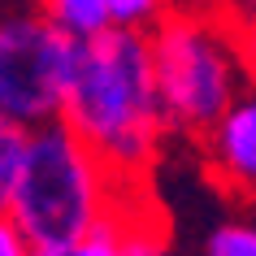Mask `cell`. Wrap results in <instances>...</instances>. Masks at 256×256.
Masks as SVG:
<instances>
[{
  "label": "cell",
  "instance_id": "cell-1",
  "mask_svg": "<svg viewBox=\"0 0 256 256\" xmlns=\"http://www.w3.org/2000/svg\"><path fill=\"white\" fill-rule=\"evenodd\" d=\"M61 122L122 182L148 187L170 139L148 30L108 26L78 44Z\"/></svg>",
  "mask_w": 256,
  "mask_h": 256
},
{
  "label": "cell",
  "instance_id": "cell-2",
  "mask_svg": "<svg viewBox=\"0 0 256 256\" xmlns=\"http://www.w3.org/2000/svg\"><path fill=\"white\" fill-rule=\"evenodd\" d=\"M130 191L135 182H122L66 122H48L30 130L26 170L18 178L9 217L35 252H70L96 222L118 213Z\"/></svg>",
  "mask_w": 256,
  "mask_h": 256
},
{
  "label": "cell",
  "instance_id": "cell-3",
  "mask_svg": "<svg viewBox=\"0 0 256 256\" xmlns=\"http://www.w3.org/2000/svg\"><path fill=\"white\" fill-rule=\"evenodd\" d=\"M156 92L170 122V135L200 144L248 87L234 18L222 9H165L148 30Z\"/></svg>",
  "mask_w": 256,
  "mask_h": 256
},
{
  "label": "cell",
  "instance_id": "cell-4",
  "mask_svg": "<svg viewBox=\"0 0 256 256\" xmlns=\"http://www.w3.org/2000/svg\"><path fill=\"white\" fill-rule=\"evenodd\" d=\"M78 35H70L35 9L0 18V113L35 126L61 122L74 61H78Z\"/></svg>",
  "mask_w": 256,
  "mask_h": 256
},
{
  "label": "cell",
  "instance_id": "cell-5",
  "mask_svg": "<svg viewBox=\"0 0 256 256\" xmlns=\"http://www.w3.org/2000/svg\"><path fill=\"white\" fill-rule=\"evenodd\" d=\"M200 156H204V174L230 200L256 208V87L252 82L208 126V135L200 139Z\"/></svg>",
  "mask_w": 256,
  "mask_h": 256
},
{
  "label": "cell",
  "instance_id": "cell-6",
  "mask_svg": "<svg viewBox=\"0 0 256 256\" xmlns=\"http://www.w3.org/2000/svg\"><path fill=\"white\" fill-rule=\"evenodd\" d=\"M122 256H170V230L156 204H148V187H139L126 208V248Z\"/></svg>",
  "mask_w": 256,
  "mask_h": 256
},
{
  "label": "cell",
  "instance_id": "cell-7",
  "mask_svg": "<svg viewBox=\"0 0 256 256\" xmlns=\"http://www.w3.org/2000/svg\"><path fill=\"white\" fill-rule=\"evenodd\" d=\"M26 152H30V126L0 113V213H9V204H14L18 178L26 170Z\"/></svg>",
  "mask_w": 256,
  "mask_h": 256
},
{
  "label": "cell",
  "instance_id": "cell-8",
  "mask_svg": "<svg viewBox=\"0 0 256 256\" xmlns=\"http://www.w3.org/2000/svg\"><path fill=\"white\" fill-rule=\"evenodd\" d=\"M40 9L52 18L61 30L78 35V40H92V35H100V30L113 26L108 0H40Z\"/></svg>",
  "mask_w": 256,
  "mask_h": 256
},
{
  "label": "cell",
  "instance_id": "cell-9",
  "mask_svg": "<svg viewBox=\"0 0 256 256\" xmlns=\"http://www.w3.org/2000/svg\"><path fill=\"white\" fill-rule=\"evenodd\" d=\"M135 191H130V196H135ZM130 196H126V204H122L118 213H108L104 222H96L66 256H122V248H126V208H130Z\"/></svg>",
  "mask_w": 256,
  "mask_h": 256
},
{
  "label": "cell",
  "instance_id": "cell-10",
  "mask_svg": "<svg viewBox=\"0 0 256 256\" xmlns=\"http://www.w3.org/2000/svg\"><path fill=\"white\" fill-rule=\"evenodd\" d=\"M204 256H256V213L213 226L204 239Z\"/></svg>",
  "mask_w": 256,
  "mask_h": 256
},
{
  "label": "cell",
  "instance_id": "cell-11",
  "mask_svg": "<svg viewBox=\"0 0 256 256\" xmlns=\"http://www.w3.org/2000/svg\"><path fill=\"white\" fill-rule=\"evenodd\" d=\"M165 9H170L165 0H108L113 26H126V30H152Z\"/></svg>",
  "mask_w": 256,
  "mask_h": 256
},
{
  "label": "cell",
  "instance_id": "cell-12",
  "mask_svg": "<svg viewBox=\"0 0 256 256\" xmlns=\"http://www.w3.org/2000/svg\"><path fill=\"white\" fill-rule=\"evenodd\" d=\"M0 256H35V243L22 234V226L9 213H0Z\"/></svg>",
  "mask_w": 256,
  "mask_h": 256
},
{
  "label": "cell",
  "instance_id": "cell-13",
  "mask_svg": "<svg viewBox=\"0 0 256 256\" xmlns=\"http://www.w3.org/2000/svg\"><path fill=\"white\" fill-rule=\"evenodd\" d=\"M234 35H239V52H243L248 82L256 87V18H243V22H234Z\"/></svg>",
  "mask_w": 256,
  "mask_h": 256
},
{
  "label": "cell",
  "instance_id": "cell-14",
  "mask_svg": "<svg viewBox=\"0 0 256 256\" xmlns=\"http://www.w3.org/2000/svg\"><path fill=\"white\" fill-rule=\"evenodd\" d=\"M234 22H243V18H256V0H234V9H226Z\"/></svg>",
  "mask_w": 256,
  "mask_h": 256
},
{
  "label": "cell",
  "instance_id": "cell-15",
  "mask_svg": "<svg viewBox=\"0 0 256 256\" xmlns=\"http://www.w3.org/2000/svg\"><path fill=\"white\" fill-rule=\"evenodd\" d=\"M170 9H213L217 0H165Z\"/></svg>",
  "mask_w": 256,
  "mask_h": 256
},
{
  "label": "cell",
  "instance_id": "cell-16",
  "mask_svg": "<svg viewBox=\"0 0 256 256\" xmlns=\"http://www.w3.org/2000/svg\"><path fill=\"white\" fill-rule=\"evenodd\" d=\"M217 9H222V14H226V9H234V0H217Z\"/></svg>",
  "mask_w": 256,
  "mask_h": 256
},
{
  "label": "cell",
  "instance_id": "cell-17",
  "mask_svg": "<svg viewBox=\"0 0 256 256\" xmlns=\"http://www.w3.org/2000/svg\"><path fill=\"white\" fill-rule=\"evenodd\" d=\"M35 256H66V252H35Z\"/></svg>",
  "mask_w": 256,
  "mask_h": 256
}]
</instances>
